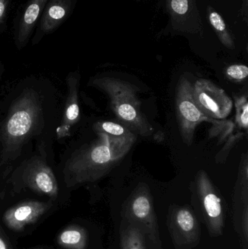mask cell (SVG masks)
<instances>
[{
    "instance_id": "7",
    "label": "cell",
    "mask_w": 248,
    "mask_h": 249,
    "mask_svg": "<svg viewBox=\"0 0 248 249\" xmlns=\"http://www.w3.org/2000/svg\"><path fill=\"white\" fill-rule=\"evenodd\" d=\"M193 97L202 113L214 121L226 119L232 109L233 102L228 94L221 88L205 79L195 82Z\"/></svg>"
},
{
    "instance_id": "19",
    "label": "cell",
    "mask_w": 248,
    "mask_h": 249,
    "mask_svg": "<svg viewBox=\"0 0 248 249\" xmlns=\"http://www.w3.org/2000/svg\"><path fill=\"white\" fill-rule=\"evenodd\" d=\"M176 218L178 225L183 232H191L195 228V219L189 211L186 209L179 211Z\"/></svg>"
},
{
    "instance_id": "24",
    "label": "cell",
    "mask_w": 248,
    "mask_h": 249,
    "mask_svg": "<svg viewBox=\"0 0 248 249\" xmlns=\"http://www.w3.org/2000/svg\"><path fill=\"white\" fill-rule=\"evenodd\" d=\"M3 71V66L1 64V61H0V77H1V74H2Z\"/></svg>"
},
{
    "instance_id": "2",
    "label": "cell",
    "mask_w": 248,
    "mask_h": 249,
    "mask_svg": "<svg viewBox=\"0 0 248 249\" xmlns=\"http://www.w3.org/2000/svg\"><path fill=\"white\" fill-rule=\"evenodd\" d=\"M97 140L84 145L67 157L61 174L68 188L93 182L110 172L116 165L104 136L98 134Z\"/></svg>"
},
{
    "instance_id": "4",
    "label": "cell",
    "mask_w": 248,
    "mask_h": 249,
    "mask_svg": "<svg viewBox=\"0 0 248 249\" xmlns=\"http://www.w3.org/2000/svg\"><path fill=\"white\" fill-rule=\"evenodd\" d=\"M207 0H162L168 20L159 35H181L189 41L217 38L207 18Z\"/></svg>"
},
{
    "instance_id": "11",
    "label": "cell",
    "mask_w": 248,
    "mask_h": 249,
    "mask_svg": "<svg viewBox=\"0 0 248 249\" xmlns=\"http://www.w3.org/2000/svg\"><path fill=\"white\" fill-rule=\"evenodd\" d=\"M80 74L71 72L67 76V96L61 112V121L56 130V136L66 137L71 133V127L80 120V106L78 102V90L80 86Z\"/></svg>"
},
{
    "instance_id": "12",
    "label": "cell",
    "mask_w": 248,
    "mask_h": 249,
    "mask_svg": "<svg viewBox=\"0 0 248 249\" xmlns=\"http://www.w3.org/2000/svg\"><path fill=\"white\" fill-rule=\"evenodd\" d=\"M48 1L49 0H29L26 3L15 29V45L17 49H23L29 43Z\"/></svg>"
},
{
    "instance_id": "5",
    "label": "cell",
    "mask_w": 248,
    "mask_h": 249,
    "mask_svg": "<svg viewBox=\"0 0 248 249\" xmlns=\"http://www.w3.org/2000/svg\"><path fill=\"white\" fill-rule=\"evenodd\" d=\"M53 154L36 152L22 161L4 180L12 193L29 190L55 200L59 195V184L53 170Z\"/></svg>"
},
{
    "instance_id": "1",
    "label": "cell",
    "mask_w": 248,
    "mask_h": 249,
    "mask_svg": "<svg viewBox=\"0 0 248 249\" xmlns=\"http://www.w3.org/2000/svg\"><path fill=\"white\" fill-rule=\"evenodd\" d=\"M61 96L45 77H26L0 105V179L36 152L52 153L61 117Z\"/></svg>"
},
{
    "instance_id": "13",
    "label": "cell",
    "mask_w": 248,
    "mask_h": 249,
    "mask_svg": "<svg viewBox=\"0 0 248 249\" xmlns=\"http://www.w3.org/2000/svg\"><path fill=\"white\" fill-rule=\"evenodd\" d=\"M197 184L207 215L216 223L221 222L222 217L221 199L215 193L209 177L202 170L199 171L197 176Z\"/></svg>"
},
{
    "instance_id": "21",
    "label": "cell",
    "mask_w": 248,
    "mask_h": 249,
    "mask_svg": "<svg viewBox=\"0 0 248 249\" xmlns=\"http://www.w3.org/2000/svg\"><path fill=\"white\" fill-rule=\"evenodd\" d=\"M13 0H0V32H2L5 26L9 10Z\"/></svg>"
},
{
    "instance_id": "18",
    "label": "cell",
    "mask_w": 248,
    "mask_h": 249,
    "mask_svg": "<svg viewBox=\"0 0 248 249\" xmlns=\"http://www.w3.org/2000/svg\"><path fill=\"white\" fill-rule=\"evenodd\" d=\"M236 122L241 128L247 130L248 126V102L247 96L235 98Z\"/></svg>"
},
{
    "instance_id": "10",
    "label": "cell",
    "mask_w": 248,
    "mask_h": 249,
    "mask_svg": "<svg viewBox=\"0 0 248 249\" xmlns=\"http://www.w3.org/2000/svg\"><path fill=\"white\" fill-rule=\"evenodd\" d=\"M52 206V202L26 200L9 209L3 216L7 228L20 231L26 225L35 223Z\"/></svg>"
},
{
    "instance_id": "15",
    "label": "cell",
    "mask_w": 248,
    "mask_h": 249,
    "mask_svg": "<svg viewBox=\"0 0 248 249\" xmlns=\"http://www.w3.org/2000/svg\"><path fill=\"white\" fill-rule=\"evenodd\" d=\"M60 246L67 249H83L86 245V233L78 226H70L61 232L58 238Z\"/></svg>"
},
{
    "instance_id": "17",
    "label": "cell",
    "mask_w": 248,
    "mask_h": 249,
    "mask_svg": "<svg viewBox=\"0 0 248 249\" xmlns=\"http://www.w3.org/2000/svg\"><path fill=\"white\" fill-rule=\"evenodd\" d=\"M122 244L123 249H145L144 238L136 228L127 230L124 233Z\"/></svg>"
},
{
    "instance_id": "6",
    "label": "cell",
    "mask_w": 248,
    "mask_h": 249,
    "mask_svg": "<svg viewBox=\"0 0 248 249\" xmlns=\"http://www.w3.org/2000/svg\"><path fill=\"white\" fill-rule=\"evenodd\" d=\"M176 109L182 140L187 146L192 145L195 130L199 124L214 121L204 115L195 103L193 86L186 77H181L176 87Z\"/></svg>"
},
{
    "instance_id": "23",
    "label": "cell",
    "mask_w": 248,
    "mask_h": 249,
    "mask_svg": "<svg viewBox=\"0 0 248 249\" xmlns=\"http://www.w3.org/2000/svg\"><path fill=\"white\" fill-rule=\"evenodd\" d=\"M248 0H243V14L244 16L245 20L247 22L248 20Z\"/></svg>"
},
{
    "instance_id": "20",
    "label": "cell",
    "mask_w": 248,
    "mask_h": 249,
    "mask_svg": "<svg viewBox=\"0 0 248 249\" xmlns=\"http://www.w3.org/2000/svg\"><path fill=\"white\" fill-rule=\"evenodd\" d=\"M226 75L231 80L242 81L247 78L248 68L243 64H233L226 70Z\"/></svg>"
},
{
    "instance_id": "22",
    "label": "cell",
    "mask_w": 248,
    "mask_h": 249,
    "mask_svg": "<svg viewBox=\"0 0 248 249\" xmlns=\"http://www.w3.org/2000/svg\"><path fill=\"white\" fill-rule=\"evenodd\" d=\"M0 249H9L8 244L5 238L3 237L1 232H0Z\"/></svg>"
},
{
    "instance_id": "25",
    "label": "cell",
    "mask_w": 248,
    "mask_h": 249,
    "mask_svg": "<svg viewBox=\"0 0 248 249\" xmlns=\"http://www.w3.org/2000/svg\"><path fill=\"white\" fill-rule=\"evenodd\" d=\"M135 1H138V2H139V1H146V0H135Z\"/></svg>"
},
{
    "instance_id": "3",
    "label": "cell",
    "mask_w": 248,
    "mask_h": 249,
    "mask_svg": "<svg viewBox=\"0 0 248 249\" xmlns=\"http://www.w3.org/2000/svg\"><path fill=\"white\" fill-rule=\"evenodd\" d=\"M92 86L103 90L109 96L114 114L123 125L134 133L150 137L154 128L141 109L138 89L128 82L113 77H97Z\"/></svg>"
},
{
    "instance_id": "8",
    "label": "cell",
    "mask_w": 248,
    "mask_h": 249,
    "mask_svg": "<svg viewBox=\"0 0 248 249\" xmlns=\"http://www.w3.org/2000/svg\"><path fill=\"white\" fill-rule=\"evenodd\" d=\"M78 0H49L36 24L32 45L56 31L74 11Z\"/></svg>"
},
{
    "instance_id": "16",
    "label": "cell",
    "mask_w": 248,
    "mask_h": 249,
    "mask_svg": "<svg viewBox=\"0 0 248 249\" xmlns=\"http://www.w3.org/2000/svg\"><path fill=\"white\" fill-rule=\"evenodd\" d=\"M131 203V209L135 217L140 219L149 217L151 212V204L145 188L138 190Z\"/></svg>"
},
{
    "instance_id": "9",
    "label": "cell",
    "mask_w": 248,
    "mask_h": 249,
    "mask_svg": "<svg viewBox=\"0 0 248 249\" xmlns=\"http://www.w3.org/2000/svg\"><path fill=\"white\" fill-rule=\"evenodd\" d=\"M94 129L97 134L106 138L112 158L116 162L128 154L136 141L135 133L123 124L104 121L95 124Z\"/></svg>"
},
{
    "instance_id": "14",
    "label": "cell",
    "mask_w": 248,
    "mask_h": 249,
    "mask_svg": "<svg viewBox=\"0 0 248 249\" xmlns=\"http://www.w3.org/2000/svg\"><path fill=\"white\" fill-rule=\"evenodd\" d=\"M206 13L208 23L218 41L228 49H234V36L221 14L208 2L207 3Z\"/></svg>"
}]
</instances>
